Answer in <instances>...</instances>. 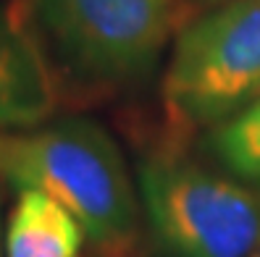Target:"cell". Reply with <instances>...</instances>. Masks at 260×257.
Instances as JSON below:
<instances>
[{
    "mask_svg": "<svg viewBox=\"0 0 260 257\" xmlns=\"http://www.w3.org/2000/svg\"><path fill=\"white\" fill-rule=\"evenodd\" d=\"M208 150L223 168L260 189V100L205 134Z\"/></svg>",
    "mask_w": 260,
    "mask_h": 257,
    "instance_id": "cell-7",
    "label": "cell"
},
{
    "mask_svg": "<svg viewBox=\"0 0 260 257\" xmlns=\"http://www.w3.org/2000/svg\"><path fill=\"white\" fill-rule=\"evenodd\" d=\"M32 16L60 60L98 84L142 79L176 29L171 0H32Z\"/></svg>",
    "mask_w": 260,
    "mask_h": 257,
    "instance_id": "cell-4",
    "label": "cell"
},
{
    "mask_svg": "<svg viewBox=\"0 0 260 257\" xmlns=\"http://www.w3.org/2000/svg\"><path fill=\"white\" fill-rule=\"evenodd\" d=\"M3 252H6V249H3V239H0V257H3Z\"/></svg>",
    "mask_w": 260,
    "mask_h": 257,
    "instance_id": "cell-9",
    "label": "cell"
},
{
    "mask_svg": "<svg viewBox=\"0 0 260 257\" xmlns=\"http://www.w3.org/2000/svg\"><path fill=\"white\" fill-rule=\"evenodd\" d=\"M140 202L168 257H252L260 189L171 150L140 163Z\"/></svg>",
    "mask_w": 260,
    "mask_h": 257,
    "instance_id": "cell-3",
    "label": "cell"
},
{
    "mask_svg": "<svg viewBox=\"0 0 260 257\" xmlns=\"http://www.w3.org/2000/svg\"><path fill=\"white\" fill-rule=\"evenodd\" d=\"M252 257H260V249H257V252H255V254H252Z\"/></svg>",
    "mask_w": 260,
    "mask_h": 257,
    "instance_id": "cell-10",
    "label": "cell"
},
{
    "mask_svg": "<svg viewBox=\"0 0 260 257\" xmlns=\"http://www.w3.org/2000/svg\"><path fill=\"white\" fill-rule=\"evenodd\" d=\"M218 3H223V0H171L174 16H176V29H179L181 24H187L189 19L200 16L203 11L218 6Z\"/></svg>",
    "mask_w": 260,
    "mask_h": 257,
    "instance_id": "cell-8",
    "label": "cell"
},
{
    "mask_svg": "<svg viewBox=\"0 0 260 257\" xmlns=\"http://www.w3.org/2000/svg\"><path fill=\"white\" fill-rule=\"evenodd\" d=\"M84 229L63 205L37 189H21L13 205L3 249L6 257H79Z\"/></svg>",
    "mask_w": 260,
    "mask_h": 257,
    "instance_id": "cell-6",
    "label": "cell"
},
{
    "mask_svg": "<svg viewBox=\"0 0 260 257\" xmlns=\"http://www.w3.org/2000/svg\"><path fill=\"white\" fill-rule=\"evenodd\" d=\"M163 108L181 131H210L260 100V0H223L179 26Z\"/></svg>",
    "mask_w": 260,
    "mask_h": 257,
    "instance_id": "cell-2",
    "label": "cell"
},
{
    "mask_svg": "<svg viewBox=\"0 0 260 257\" xmlns=\"http://www.w3.org/2000/svg\"><path fill=\"white\" fill-rule=\"evenodd\" d=\"M0 178L37 189L79 221L103 249H124L140 226V189L118 144L89 118H58L0 134Z\"/></svg>",
    "mask_w": 260,
    "mask_h": 257,
    "instance_id": "cell-1",
    "label": "cell"
},
{
    "mask_svg": "<svg viewBox=\"0 0 260 257\" xmlns=\"http://www.w3.org/2000/svg\"><path fill=\"white\" fill-rule=\"evenodd\" d=\"M58 100V79L32 21L0 3V134L48 124Z\"/></svg>",
    "mask_w": 260,
    "mask_h": 257,
    "instance_id": "cell-5",
    "label": "cell"
}]
</instances>
